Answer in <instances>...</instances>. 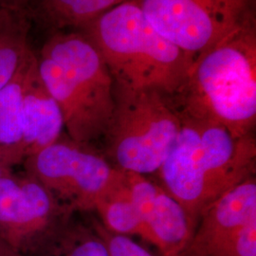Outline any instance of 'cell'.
Masks as SVG:
<instances>
[{
	"label": "cell",
	"instance_id": "9",
	"mask_svg": "<svg viewBox=\"0 0 256 256\" xmlns=\"http://www.w3.org/2000/svg\"><path fill=\"white\" fill-rule=\"evenodd\" d=\"M180 256H256L254 176L205 210Z\"/></svg>",
	"mask_w": 256,
	"mask_h": 256
},
{
	"label": "cell",
	"instance_id": "10",
	"mask_svg": "<svg viewBox=\"0 0 256 256\" xmlns=\"http://www.w3.org/2000/svg\"><path fill=\"white\" fill-rule=\"evenodd\" d=\"M132 198L146 230L147 242L162 256H180L192 230L182 205L146 176L126 172Z\"/></svg>",
	"mask_w": 256,
	"mask_h": 256
},
{
	"label": "cell",
	"instance_id": "17",
	"mask_svg": "<svg viewBox=\"0 0 256 256\" xmlns=\"http://www.w3.org/2000/svg\"><path fill=\"white\" fill-rule=\"evenodd\" d=\"M97 229L104 238L110 248L111 256H154L146 248L138 245L131 238L115 234L104 229L102 225H96Z\"/></svg>",
	"mask_w": 256,
	"mask_h": 256
},
{
	"label": "cell",
	"instance_id": "2",
	"mask_svg": "<svg viewBox=\"0 0 256 256\" xmlns=\"http://www.w3.org/2000/svg\"><path fill=\"white\" fill-rule=\"evenodd\" d=\"M172 100L182 117L220 126L234 138L252 135L256 122V20L198 55Z\"/></svg>",
	"mask_w": 256,
	"mask_h": 256
},
{
	"label": "cell",
	"instance_id": "20",
	"mask_svg": "<svg viewBox=\"0 0 256 256\" xmlns=\"http://www.w3.org/2000/svg\"><path fill=\"white\" fill-rule=\"evenodd\" d=\"M4 1H5V0H0V4H1V3H3Z\"/></svg>",
	"mask_w": 256,
	"mask_h": 256
},
{
	"label": "cell",
	"instance_id": "16",
	"mask_svg": "<svg viewBox=\"0 0 256 256\" xmlns=\"http://www.w3.org/2000/svg\"><path fill=\"white\" fill-rule=\"evenodd\" d=\"M126 1L129 0H43V5L56 26L81 28Z\"/></svg>",
	"mask_w": 256,
	"mask_h": 256
},
{
	"label": "cell",
	"instance_id": "3",
	"mask_svg": "<svg viewBox=\"0 0 256 256\" xmlns=\"http://www.w3.org/2000/svg\"><path fill=\"white\" fill-rule=\"evenodd\" d=\"M37 68L68 138L90 146L104 137L115 110V82L90 39L82 30L55 34L37 57Z\"/></svg>",
	"mask_w": 256,
	"mask_h": 256
},
{
	"label": "cell",
	"instance_id": "19",
	"mask_svg": "<svg viewBox=\"0 0 256 256\" xmlns=\"http://www.w3.org/2000/svg\"><path fill=\"white\" fill-rule=\"evenodd\" d=\"M12 173V167H10L9 165L6 164L1 158H0V178L4 174Z\"/></svg>",
	"mask_w": 256,
	"mask_h": 256
},
{
	"label": "cell",
	"instance_id": "1",
	"mask_svg": "<svg viewBox=\"0 0 256 256\" xmlns=\"http://www.w3.org/2000/svg\"><path fill=\"white\" fill-rule=\"evenodd\" d=\"M182 117V116H180ZM174 146L158 170L162 187L178 202L196 229L220 196L254 176L256 138H234L222 126L182 117Z\"/></svg>",
	"mask_w": 256,
	"mask_h": 256
},
{
	"label": "cell",
	"instance_id": "14",
	"mask_svg": "<svg viewBox=\"0 0 256 256\" xmlns=\"http://www.w3.org/2000/svg\"><path fill=\"white\" fill-rule=\"evenodd\" d=\"M27 21L16 10H0V92L32 52L28 44Z\"/></svg>",
	"mask_w": 256,
	"mask_h": 256
},
{
	"label": "cell",
	"instance_id": "7",
	"mask_svg": "<svg viewBox=\"0 0 256 256\" xmlns=\"http://www.w3.org/2000/svg\"><path fill=\"white\" fill-rule=\"evenodd\" d=\"M24 164L27 174L42 183L68 212L94 210L122 171L88 146L61 138Z\"/></svg>",
	"mask_w": 256,
	"mask_h": 256
},
{
	"label": "cell",
	"instance_id": "12",
	"mask_svg": "<svg viewBox=\"0 0 256 256\" xmlns=\"http://www.w3.org/2000/svg\"><path fill=\"white\" fill-rule=\"evenodd\" d=\"M94 210L101 218L102 227L108 232L128 238L136 236L147 241L146 230L132 198L124 171H120Z\"/></svg>",
	"mask_w": 256,
	"mask_h": 256
},
{
	"label": "cell",
	"instance_id": "11",
	"mask_svg": "<svg viewBox=\"0 0 256 256\" xmlns=\"http://www.w3.org/2000/svg\"><path fill=\"white\" fill-rule=\"evenodd\" d=\"M20 116V146L25 160L54 144L64 130L62 112L38 72L37 56L28 70Z\"/></svg>",
	"mask_w": 256,
	"mask_h": 256
},
{
	"label": "cell",
	"instance_id": "6",
	"mask_svg": "<svg viewBox=\"0 0 256 256\" xmlns=\"http://www.w3.org/2000/svg\"><path fill=\"white\" fill-rule=\"evenodd\" d=\"M137 1L151 25L194 60L256 20V0Z\"/></svg>",
	"mask_w": 256,
	"mask_h": 256
},
{
	"label": "cell",
	"instance_id": "5",
	"mask_svg": "<svg viewBox=\"0 0 256 256\" xmlns=\"http://www.w3.org/2000/svg\"><path fill=\"white\" fill-rule=\"evenodd\" d=\"M116 104L104 135L108 154L122 171L156 173L174 146L182 117L171 96L115 86Z\"/></svg>",
	"mask_w": 256,
	"mask_h": 256
},
{
	"label": "cell",
	"instance_id": "15",
	"mask_svg": "<svg viewBox=\"0 0 256 256\" xmlns=\"http://www.w3.org/2000/svg\"><path fill=\"white\" fill-rule=\"evenodd\" d=\"M38 252L45 256H111L104 238L95 226H63Z\"/></svg>",
	"mask_w": 256,
	"mask_h": 256
},
{
	"label": "cell",
	"instance_id": "13",
	"mask_svg": "<svg viewBox=\"0 0 256 256\" xmlns=\"http://www.w3.org/2000/svg\"><path fill=\"white\" fill-rule=\"evenodd\" d=\"M36 55L28 57L18 72L0 92V156L12 167L24 164L21 149V100L28 70Z\"/></svg>",
	"mask_w": 256,
	"mask_h": 256
},
{
	"label": "cell",
	"instance_id": "18",
	"mask_svg": "<svg viewBox=\"0 0 256 256\" xmlns=\"http://www.w3.org/2000/svg\"><path fill=\"white\" fill-rule=\"evenodd\" d=\"M0 256H24L0 240Z\"/></svg>",
	"mask_w": 256,
	"mask_h": 256
},
{
	"label": "cell",
	"instance_id": "8",
	"mask_svg": "<svg viewBox=\"0 0 256 256\" xmlns=\"http://www.w3.org/2000/svg\"><path fill=\"white\" fill-rule=\"evenodd\" d=\"M68 214L30 174L0 178V240L24 256L36 254L64 225Z\"/></svg>",
	"mask_w": 256,
	"mask_h": 256
},
{
	"label": "cell",
	"instance_id": "4",
	"mask_svg": "<svg viewBox=\"0 0 256 256\" xmlns=\"http://www.w3.org/2000/svg\"><path fill=\"white\" fill-rule=\"evenodd\" d=\"M79 30L100 52L115 86L122 88L172 97L194 62L151 25L137 0L120 4Z\"/></svg>",
	"mask_w": 256,
	"mask_h": 256
}]
</instances>
